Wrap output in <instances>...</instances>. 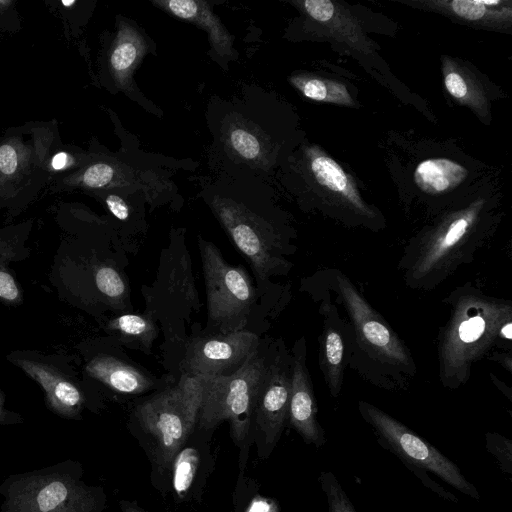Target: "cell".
Listing matches in <instances>:
<instances>
[{"instance_id": "cell-1", "label": "cell", "mask_w": 512, "mask_h": 512, "mask_svg": "<svg viewBox=\"0 0 512 512\" xmlns=\"http://www.w3.org/2000/svg\"><path fill=\"white\" fill-rule=\"evenodd\" d=\"M444 302L450 307L439 330L441 384L457 389L467 383L473 364L492 352L511 350L512 302L490 296L472 283L455 288Z\"/></svg>"}, {"instance_id": "cell-2", "label": "cell", "mask_w": 512, "mask_h": 512, "mask_svg": "<svg viewBox=\"0 0 512 512\" xmlns=\"http://www.w3.org/2000/svg\"><path fill=\"white\" fill-rule=\"evenodd\" d=\"M483 207L484 200L478 199L446 215L406 245L398 269L407 287L432 290L474 260L485 239L481 227Z\"/></svg>"}, {"instance_id": "cell-3", "label": "cell", "mask_w": 512, "mask_h": 512, "mask_svg": "<svg viewBox=\"0 0 512 512\" xmlns=\"http://www.w3.org/2000/svg\"><path fill=\"white\" fill-rule=\"evenodd\" d=\"M78 461L67 459L11 474L0 484V512H103L107 496L83 480Z\"/></svg>"}, {"instance_id": "cell-4", "label": "cell", "mask_w": 512, "mask_h": 512, "mask_svg": "<svg viewBox=\"0 0 512 512\" xmlns=\"http://www.w3.org/2000/svg\"><path fill=\"white\" fill-rule=\"evenodd\" d=\"M270 359L259 348L231 375L202 376L203 392L197 426L213 430L227 421L245 467L252 444V422L258 393Z\"/></svg>"}, {"instance_id": "cell-5", "label": "cell", "mask_w": 512, "mask_h": 512, "mask_svg": "<svg viewBox=\"0 0 512 512\" xmlns=\"http://www.w3.org/2000/svg\"><path fill=\"white\" fill-rule=\"evenodd\" d=\"M202 392L203 377L183 373L175 385L136 406L134 419L156 467L168 470L188 442L198 423Z\"/></svg>"}, {"instance_id": "cell-6", "label": "cell", "mask_w": 512, "mask_h": 512, "mask_svg": "<svg viewBox=\"0 0 512 512\" xmlns=\"http://www.w3.org/2000/svg\"><path fill=\"white\" fill-rule=\"evenodd\" d=\"M328 287L337 294L354 333L353 353L365 356L370 364L377 365L394 375L416 374V364L411 352L385 319L367 302L350 279L337 269L327 271Z\"/></svg>"}, {"instance_id": "cell-7", "label": "cell", "mask_w": 512, "mask_h": 512, "mask_svg": "<svg viewBox=\"0 0 512 512\" xmlns=\"http://www.w3.org/2000/svg\"><path fill=\"white\" fill-rule=\"evenodd\" d=\"M207 295L208 324L225 334L244 329L255 289L242 266L229 264L211 242L199 238Z\"/></svg>"}, {"instance_id": "cell-8", "label": "cell", "mask_w": 512, "mask_h": 512, "mask_svg": "<svg viewBox=\"0 0 512 512\" xmlns=\"http://www.w3.org/2000/svg\"><path fill=\"white\" fill-rule=\"evenodd\" d=\"M358 409L382 445L396 454L407 466L429 470L460 492L479 499L476 488L466 480L456 464L426 440L371 403L361 400L358 402Z\"/></svg>"}, {"instance_id": "cell-9", "label": "cell", "mask_w": 512, "mask_h": 512, "mask_svg": "<svg viewBox=\"0 0 512 512\" xmlns=\"http://www.w3.org/2000/svg\"><path fill=\"white\" fill-rule=\"evenodd\" d=\"M216 214L228 235L246 257L261 280L285 273L291 263L286 259L289 248L280 235L264 220L243 207L219 202Z\"/></svg>"}, {"instance_id": "cell-10", "label": "cell", "mask_w": 512, "mask_h": 512, "mask_svg": "<svg viewBox=\"0 0 512 512\" xmlns=\"http://www.w3.org/2000/svg\"><path fill=\"white\" fill-rule=\"evenodd\" d=\"M291 367L292 355L283 348L270 360L258 393L251 436L260 458L269 457L288 420Z\"/></svg>"}, {"instance_id": "cell-11", "label": "cell", "mask_w": 512, "mask_h": 512, "mask_svg": "<svg viewBox=\"0 0 512 512\" xmlns=\"http://www.w3.org/2000/svg\"><path fill=\"white\" fill-rule=\"evenodd\" d=\"M258 348V336L246 329L196 338L188 346L184 374L231 375Z\"/></svg>"}, {"instance_id": "cell-12", "label": "cell", "mask_w": 512, "mask_h": 512, "mask_svg": "<svg viewBox=\"0 0 512 512\" xmlns=\"http://www.w3.org/2000/svg\"><path fill=\"white\" fill-rule=\"evenodd\" d=\"M320 313L323 327L319 337V367L331 396L337 397L353 353L354 333L349 321L341 317L329 299L322 302Z\"/></svg>"}, {"instance_id": "cell-13", "label": "cell", "mask_w": 512, "mask_h": 512, "mask_svg": "<svg viewBox=\"0 0 512 512\" xmlns=\"http://www.w3.org/2000/svg\"><path fill=\"white\" fill-rule=\"evenodd\" d=\"M288 421L307 444L321 447L325 434L317 419L312 380L306 365L305 338L297 340L292 352Z\"/></svg>"}, {"instance_id": "cell-14", "label": "cell", "mask_w": 512, "mask_h": 512, "mask_svg": "<svg viewBox=\"0 0 512 512\" xmlns=\"http://www.w3.org/2000/svg\"><path fill=\"white\" fill-rule=\"evenodd\" d=\"M15 363L44 390L47 407L65 419H79L84 397L76 385L53 367L34 360L17 358Z\"/></svg>"}, {"instance_id": "cell-15", "label": "cell", "mask_w": 512, "mask_h": 512, "mask_svg": "<svg viewBox=\"0 0 512 512\" xmlns=\"http://www.w3.org/2000/svg\"><path fill=\"white\" fill-rule=\"evenodd\" d=\"M307 156L311 172L321 186L339 195L361 217H376L375 212L363 201L353 179L334 159L317 147H311Z\"/></svg>"}, {"instance_id": "cell-16", "label": "cell", "mask_w": 512, "mask_h": 512, "mask_svg": "<svg viewBox=\"0 0 512 512\" xmlns=\"http://www.w3.org/2000/svg\"><path fill=\"white\" fill-rule=\"evenodd\" d=\"M86 370L91 377L119 393L140 394L153 386V380L140 370L110 356L95 357Z\"/></svg>"}, {"instance_id": "cell-17", "label": "cell", "mask_w": 512, "mask_h": 512, "mask_svg": "<svg viewBox=\"0 0 512 512\" xmlns=\"http://www.w3.org/2000/svg\"><path fill=\"white\" fill-rule=\"evenodd\" d=\"M155 4L180 19L196 23L208 32L211 43L219 54H230L231 37L206 3L193 0H170L157 1Z\"/></svg>"}, {"instance_id": "cell-18", "label": "cell", "mask_w": 512, "mask_h": 512, "mask_svg": "<svg viewBox=\"0 0 512 512\" xmlns=\"http://www.w3.org/2000/svg\"><path fill=\"white\" fill-rule=\"evenodd\" d=\"M467 174V169L457 162L446 158H432L418 164L414 180L423 192L435 195L459 186Z\"/></svg>"}, {"instance_id": "cell-19", "label": "cell", "mask_w": 512, "mask_h": 512, "mask_svg": "<svg viewBox=\"0 0 512 512\" xmlns=\"http://www.w3.org/2000/svg\"><path fill=\"white\" fill-rule=\"evenodd\" d=\"M171 472L172 492L180 501L196 493V486L204 474V455L196 445L187 443L177 452L168 469Z\"/></svg>"}, {"instance_id": "cell-20", "label": "cell", "mask_w": 512, "mask_h": 512, "mask_svg": "<svg viewBox=\"0 0 512 512\" xmlns=\"http://www.w3.org/2000/svg\"><path fill=\"white\" fill-rule=\"evenodd\" d=\"M146 49L142 36L132 27L123 26L117 36L110 56V64L116 78L124 83L141 59Z\"/></svg>"}, {"instance_id": "cell-21", "label": "cell", "mask_w": 512, "mask_h": 512, "mask_svg": "<svg viewBox=\"0 0 512 512\" xmlns=\"http://www.w3.org/2000/svg\"><path fill=\"white\" fill-rule=\"evenodd\" d=\"M306 13L316 22L329 26L334 32L344 36L351 44H357L359 27L353 18L345 16V11L329 0H306L302 3Z\"/></svg>"}, {"instance_id": "cell-22", "label": "cell", "mask_w": 512, "mask_h": 512, "mask_svg": "<svg viewBox=\"0 0 512 512\" xmlns=\"http://www.w3.org/2000/svg\"><path fill=\"white\" fill-rule=\"evenodd\" d=\"M291 83L306 97L314 101L353 106L354 101L346 86L338 81L314 75H296Z\"/></svg>"}, {"instance_id": "cell-23", "label": "cell", "mask_w": 512, "mask_h": 512, "mask_svg": "<svg viewBox=\"0 0 512 512\" xmlns=\"http://www.w3.org/2000/svg\"><path fill=\"white\" fill-rule=\"evenodd\" d=\"M443 74L446 90L458 102L475 109L483 105L482 90L468 72L447 59L443 63Z\"/></svg>"}, {"instance_id": "cell-24", "label": "cell", "mask_w": 512, "mask_h": 512, "mask_svg": "<svg viewBox=\"0 0 512 512\" xmlns=\"http://www.w3.org/2000/svg\"><path fill=\"white\" fill-rule=\"evenodd\" d=\"M109 327L125 339L138 341L148 348L157 335L154 323L142 315L124 314L109 322Z\"/></svg>"}, {"instance_id": "cell-25", "label": "cell", "mask_w": 512, "mask_h": 512, "mask_svg": "<svg viewBox=\"0 0 512 512\" xmlns=\"http://www.w3.org/2000/svg\"><path fill=\"white\" fill-rule=\"evenodd\" d=\"M450 11L457 17L469 22L488 21L505 18V10H496L501 1L454 0L446 2Z\"/></svg>"}, {"instance_id": "cell-26", "label": "cell", "mask_w": 512, "mask_h": 512, "mask_svg": "<svg viewBox=\"0 0 512 512\" xmlns=\"http://www.w3.org/2000/svg\"><path fill=\"white\" fill-rule=\"evenodd\" d=\"M319 483L326 497L327 512H357L332 472H321Z\"/></svg>"}, {"instance_id": "cell-27", "label": "cell", "mask_w": 512, "mask_h": 512, "mask_svg": "<svg viewBox=\"0 0 512 512\" xmlns=\"http://www.w3.org/2000/svg\"><path fill=\"white\" fill-rule=\"evenodd\" d=\"M95 283L98 290L113 301L123 300L127 293L122 276L110 266H101L96 270Z\"/></svg>"}, {"instance_id": "cell-28", "label": "cell", "mask_w": 512, "mask_h": 512, "mask_svg": "<svg viewBox=\"0 0 512 512\" xmlns=\"http://www.w3.org/2000/svg\"><path fill=\"white\" fill-rule=\"evenodd\" d=\"M232 148L247 160H255L261 153V145L256 136L242 128H236L229 134Z\"/></svg>"}, {"instance_id": "cell-29", "label": "cell", "mask_w": 512, "mask_h": 512, "mask_svg": "<svg viewBox=\"0 0 512 512\" xmlns=\"http://www.w3.org/2000/svg\"><path fill=\"white\" fill-rule=\"evenodd\" d=\"M114 177V169L106 163L91 165L83 174V182L88 187L100 188L106 186Z\"/></svg>"}, {"instance_id": "cell-30", "label": "cell", "mask_w": 512, "mask_h": 512, "mask_svg": "<svg viewBox=\"0 0 512 512\" xmlns=\"http://www.w3.org/2000/svg\"><path fill=\"white\" fill-rule=\"evenodd\" d=\"M508 439H505L497 434H487V449L492 453L495 454L496 452L500 451V454H498L497 458L498 461L503 465L505 464V469L511 473V462H509L505 458V453H511V447H508L506 449H502L505 444L508 442Z\"/></svg>"}, {"instance_id": "cell-31", "label": "cell", "mask_w": 512, "mask_h": 512, "mask_svg": "<svg viewBox=\"0 0 512 512\" xmlns=\"http://www.w3.org/2000/svg\"><path fill=\"white\" fill-rule=\"evenodd\" d=\"M0 298L9 302H16L20 299V292L15 280L3 270H0Z\"/></svg>"}, {"instance_id": "cell-32", "label": "cell", "mask_w": 512, "mask_h": 512, "mask_svg": "<svg viewBox=\"0 0 512 512\" xmlns=\"http://www.w3.org/2000/svg\"><path fill=\"white\" fill-rule=\"evenodd\" d=\"M17 153L8 144L0 146V171L6 175L13 174L17 168Z\"/></svg>"}, {"instance_id": "cell-33", "label": "cell", "mask_w": 512, "mask_h": 512, "mask_svg": "<svg viewBox=\"0 0 512 512\" xmlns=\"http://www.w3.org/2000/svg\"><path fill=\"white\" fill-rule=\"evenodd\" d=\"M106 204L110 212L119 220H126L129 217V207L126 202L117 195H109Z\"/></svg>"}, {"instance_id": "cell-34", "label": "cell", "mask_w": 512, "mask_h": 512, "mask_svg": "<svg viewBox=\"0 0 512 512\" xmlns=\"http://www.w3.org/2000/svg\"><path fill=\"white\" fill-rule=\"evenodd\" d=\"M5 396L0 390V425H11L19 424L23 422V418L8 409L5 408Z\"/></svg>"}, {"instance_id": "cell-35", "label": "cell", "mask_w": 512, "mask_h": 512, "mask_svg": "<svg viewBox=\"0 0 512 512\" xmlns=\"http://www.w3.org/2000/svg\"><path fill=\"white\" fill-rule=\"evenodd\" d=\"M489 360L495 361L505 367L509 373L512 371L511 351H494L488 357Z\"/></svg>"}, {"instance_id": "cell-36", "label": "cell", "mask_w": 512, "mask_h": 512, "mask_svg": "<svg viewBox=\"0 0 512 512\" xmlns=\"http://www.w3.org/2000/svg\"><path fill=\"white\" fill-rule=\"evenodd\" d=\"M247 512H277L276 506L268 499L259 498L254 500Z\"/></svg>"}, {"instance_id": "cell-37", "label": "cell", "mask_w": 512, "mask_h": 512, "mask_svg": "<svg viewBox=\"0 0 512 512\" xmlns=\"http://www.w3.org/2000/svg\"><path fill=\"white\" fill-rule=\"evenodd\" d=\"M120 509L121 512H147L145 509L139 506L137 502L127 500L120 501Z\"/></svg>"}, {"instance_id": "cell-38", "label": "cell", "mask_w": 512, "mask_h": 512, "mask_svg": "<svg viewBox=\"0 0 512 512\" xmlns=\"http://www.w3.org/2000/svg\"><path fill=\"white\" fill-rule=\"evenodd\" d=\"M68 155L64 152L56 154L52 159V167L56 170L62 169L66 166Z\"/></svg>"}, {"instance_id": "cell-39", "label": "cell", "mask_w": 512, "mask_h": 512, "mask_svg": "<svg viewBox=\"0 0 512 512\" xmlns=\"http://www.w3.org/2000/svg\"><path fill=\"white\" fill-rule=\"evenodd\" d=\"M74 3H75V1H64V0L62 1V4L65 5V6H69V5H72Z\"/></svg>"}, {"instance_id": "cell-40", "label": "cell", "mask_w": 512, "mask_h": 512, "mask_svg": "<svg viewBox=\"0 0 512 512\" xmlns=\"http://www.w3.org/2000/svg\"><path fill=\"white\" fill-rule=\"evenodd\" d=\"M0 3H5V2H3V1H0Z\"/></svg>"}]
</instances>
